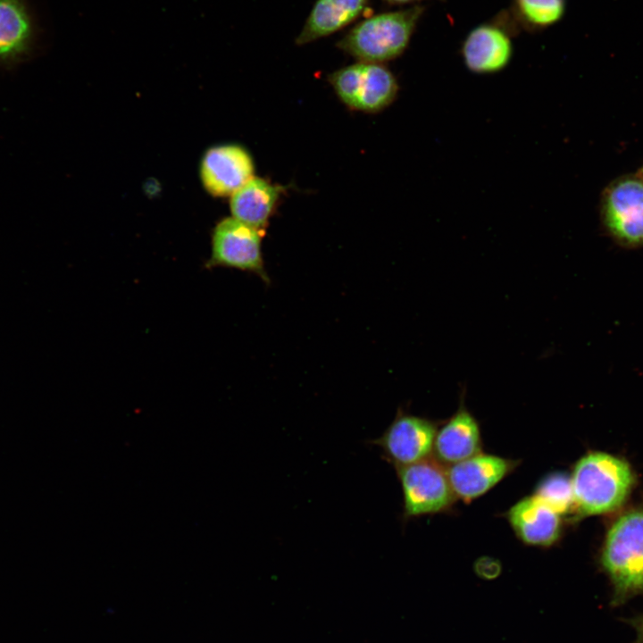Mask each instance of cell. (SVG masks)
Wrapping results in <instances>:
<instances>
[{"label":"cell","mask_w":643,"mask_h":643,"mask_svg":"<svg viewBox=\"0 0 643 643\" xmlns=\"http://www.w3.org/2000/svg\"><path fill=\"white\" fill-rule=\"evenodd\" d=\"M421 4L370 15L355 23L337 42L358 62L383 63L406 50L425 12Z\"/></svg>","instance_id":"6da1fadb"},{"label":"cell","mask_w":643,"mask_h":643,"mask_svg":"<svg viewBox=\"0 0 643 643\" xmlns=\"http://www.w3.org/2000/svg\"><path fill=\"white\" fill-rule=\"evenodd\" d=\"M574 504L583 514H597L617 508L632 483L628 464L605 453L580 458L571 477Z\"/></svg>","instance_id":"7a4b0ae2"},{"label":"cell","mask_w":643,"mask_h":643,"mask_svg":"<svg viewBox=\"0 0 643 643\" xmlns=\"http://www.w3.org/2000/svg\"><path fill=\"white\" fill-rule=\"evenodd\" d=\"M602 563L619 594L643 589V512L626 514L612 526Z\"/></svg>","instance_id":"3957f363"},{"label":"cell","mask_w":643,"mask_h":643,"mask_svg":"<svg viewBox=\"0 0 643 643\" xmlns=\"http://www.w3.org/2000/svg\"><path fill=\"white\" fill-rule=\"evenodd\" d=\"M328 79L343 104L365 113L383 110L398 92L395 75L382 63L357 62L333 71Z\"/></svg>","instance_id":"277c9868"},{"label":"cell","mask_w":643,"mask_h":643,"mask_svg":"<svg viewBox=\"0 0 643 643\" xmlns=\"http://www.w3.org/2000/svg\"><path fill=\"white\" fill-rule=\"evenodd\" d=\"M264 234V230L232 216L220 220L211 233V255L205 268L236 269L253 273L267 285L271 284L262 252Z\"/></svg>","instance_id":"5b68a950"},{"label":"cell","mask_w":643,"mask_h":643,"mask_svg":"<svg viewBox=\"0 0 643 643\" xmlns=\"http://www.w3.org/2000/svg\"><path fill=\"white\" fill-rule=\"evenodd\" d=\"M600 213L605 228L618 244L643 246V180L637 173L619 177L605 188Z\"/></svg>","instance_id":"8992f818"},{"label":"cell","mask_w":643,"mask_h":643,"mask_svg":"<svg viewBox=\"0 0 643 643\" xmlns=\"http://www.w3.org/2000/svg\"><path fill=\"white\" fill-rule=\"evenodd\" d=\"M400 482L405 519L443 512L455 497L447 471L429 458L396 468Z\"/></svg>","instance_id":"52a82bcc"},{"label":"cell","mask_w":643,"mask_h":643,"mask_svg":"<svg viewBox=\"0 0 643 643\" xmlns=\"http://www.w3.org/2000/svg\"><path fill=\"white\" fill-rule=\"evenodd\" d=\"M518 32L506 11L472 28L461 46L466 68L477 74H492L504 70L513 56L512 38Z\"/></svg>","instance_id":"ba28073f"},{"label":"cell","mask_w":643,"mask_h":643,"mask_svg":"<svg viewBox=\"0 0 643 643\" xmlns=\"http://www.w3.org/2000/svg\"><path fill=\"white\" fill-rule=\"evenodd\" d=\"M437 424L399 409L395 419L372 445L396 468L427 459L433 451Z\"/></svg>","instance_id":"9c48e42d"},{"label":"cell","mask_w":643,"mask_h":643,"mask_svg":"<svg viewBox=\"0 0 643 643\" xmlns=\"http://www.w3.org/2000/svg\"><path fill=\"white\" fill-rule=\"evenodd\" d=\"M251 154L238 144L212 146L203 155L200 179L205 190L216 197L230 196L254 177Z\"/></svg>","instance_id":"30bf717a"},{"label":"cell","mask_w":643,"mask_h":643,"mask_svg":"<svg viewBox=\"0 0 643 643\" xmlns=\"http://www.w3.org/2000/svg\"><path fill=\"white\" fill-rule=\"evenodd\" d=\"M516 465L514 460L480 452L451 464L447 475L455 498L472 501L487 493Z\"/></svg>","instance_id":"8fae6325"},{"label":"cell","mask_w":643,"mask_h":643,"mask_svg":"<svg viewBox=\"0 0 643 643\" xmlns=\"http://www.w3.org/2000/svg\"><path fill=\"white\" fill-rule=\"evenodd\" d=\"M560 514L536 495L516 502L506 513L516 536L525 544L550 547L561 532Z\"/></svg>","instance_id":"7c38bea8"},{"label":"cell","mask_w":643,"mask_h":643,"mask_svg":"<svg viewBox=\"0 0 643 643\" xmlns=\"http://www.w3.org/2000/svg\"><path fill=\"white\" fill-rule=\"evenodd\" d=\"M480 425L462 400L457 411L438 429L433 452L439 461L451 465L480 453Z\"/></svg>","instance_id":"4fadbf2b"},{"label":"cell","mask_w":643,"mask_h":643,"mask_svg":"<svg viewBox=\"0 0 643 643\" xmlns=\"http://www.w3.org/2000/svg\"><path fill=\"white\" fill-rule=\"evenodd\" d=\"M371 0H316L296 38L298 46L330 36L352 24L370 8Z\"/></svg>","instance_id":"5bb4252c"},{"label":"cell","mask_w":643,"mask_h":643,"mask_svg":"<svg viewBox=\"0 0 643 643\" xmlns=\"http://www.w3.org/2000/svg\"><path fill=\"white\" fill-rule=\"evenodd\" d=\"M284 192L283 186L254 176L230 196L231 216L255 229L265 230Z\"/></svg>","instance_id":"9a60e30c"},{"label":"cell","mask_w":643,"mask_h":643,"mask_svg":"<svg viewBox=\"0 0 643 643\" xmlns=\"http://www.w3.org/2000/svg\"><path fill=\"white\" fill-rule=\"evenodd\" d=\"M34 24L24 0H0V63L13 64L33 44Z\"/></svg>","instance_id":"2e32d148"},{"label":"cell","mask_w":643,"mask_h":643,"mask_svg":"<svg viewBox=\"0 0 643 643\" xmlns=\"http://www.w3.org/2000/svg\"><path fill=\"white\" fill-rule=\"evenodd\" d=\"M566 10V0H512L506 10L519 29L539 31L559 22Z\"/></svg>","instance_id":"e0dca14e"},{"label":"cell","mask_w":643,"mask_h":643,"mask_svg":"<svg viewBox=\"0 0 643 643\" xmlns=\"http://www.w3.org/2000/svg\"><path fill=\"white\" fill-rule=\"evenodd\" d=\"M534 495L560 515L566 514L574 504L572 480L564 472H553L544 477Z\"/></svg>","instance_id":"ac0fdd59"},{"label":"cell","mask_w":643,"mask_h":643,"mask_svg":"<svg viewBox=\"0 0 643 643\" xmlns=\"http://www.w3.org/2000/svg\"><path fill=\"white\" fill-rule=\"evenodd\" d=\"M500 571V564L494 559L481 558L475 564V572L480 577L486 580L495 579Z\"/></svg>","instance_id":"d6986e66"},{"label":"cell","mask_w":643,"mask_h":643,"mask_svg":"<svg viewBox=\"0 0 643 643\" xmlns=\"http://www.w3.org/2000/svg\"><path fill=\"white\" fill-rule=\"evenodd\" d=\"M384 3L389 4V5H406V4H420L422 1L424 0H382ZM438 1H445V0H438Z\"/></svg>","instance_id":"ffe728a7"},{"label":"cell","mask_w":643,"mask_h":643,"mask_svg":"<svg viewBox=\"0 0 643 643\" xmlns=\"http://www.w3.org/2000/svg\"><path fill=\"white\" fill-rule=\"evenodd\" d=\"M643 180V165L636 172Z\"/></svg>","instance_id":"44dd1931"},{"label":"cell","mask_w":643,"mask_h":643,"mask_svg":"<svg viewBox=\"0 0 643 643\" xmlns=\"http://www.w3.org/2000/svg\"><path fill=\"white\" fill-rule=\"evenodd\" d=\"M641 631H642V636H643V624L641 626Z\"/></svg>","instance_id":"7402d4cb"}]
</instances>
